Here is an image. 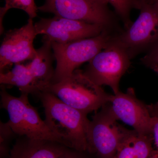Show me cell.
Wrapping results in <instances>:
<instances>
[{"mask_svg":"<svg viewBox=\"0 0 158 158\" xmlns=\"http://www.w3.org/2000/svg\"><path fill=\"white\" fill-rule=\"evenodd\" d=\"M39 97L44 109V121L61 144L88 152L87 133L90 121L88 115L66 104L51 92H44Z\"/></svg>","mask_w":158,"mask_h":158,"instance_id":"cell-1","label":"cell"},{"mask_svg":"<svg viewBox=\"0 0 158 158\" xmlns=\"http://www.w3.org/2000/svg\"><path fill=\"white\" fill-rule=\"evenodd\" d=\"M46 92H49L72 107L88 115L101 109L110 102L108 94L85 73L77 69L68 77L52 84Z\"/></svg>","mask_w":158,"mask_h":158,"instance_id":"cell-2","label":"cell"},{"mask_svg":"<svg viewBox=\"0 0 158 158\" xmlns=\"http://www.w3.org/2000/svg\"><path fill=\"white\" fill-rule=\"evenodd\" d=\"M105 30L98 36L65 44L51 42L56 61L52 83H58L71 75L79 66L90 62L106 47L113 35Z\"/></svg>","mask_w":158,"mask_h":158,"instance_id":"cell-3","label":"cell"},{"mask_svg":"<svg viewBox=\"0 0 158 158\" xmlns=\"http://www.w3.org/2000/svg\"><path fill=\"white\" fill-rule=\"evenodd\" d=\"M1 106L8 112L9 125L17 135L31 139L48 140L61 144L51 131L38 111L30 103L28 94L12 96L3 88L1 91Z\"/></svg>","mask_w":158,"mask_h":158,"instance_id":"cell-4","label":"cell"},{"mask_svg":"<svg viewBox=\"0 0 158 158\" xmlns=\"http://www.w3.org/2000/svg\"><path fill=\"white\" fill-rule=\"evenodd\" d=\"M141 2L140 15L135 21L112 40L124 49L131 59L158 42V9L146 0Z\"/></svg>","mask_w":158,"mask_h":158,"instance_id":"cell-5","label":"cell"},{"mask_svg":"<svg viewBox=\"0 0 158 158\" xmlns=\"http://www.w3.org/2000/svg\"><path fill=\"white\" fill-rule=\"evenodd\" d=\"M107 104L90 120L87 133L88 152L97 158H113L127 129L118 124Z\"/></svg>","mask_w":158,"mask_h":158,"instance_id":"cell-6","label":"cell"},{"mask_svg":"<svg viewBox=\"0 0 158 158\" xmlns=\"http://www.w3.org/2000/svg\"><path fill=\"white\" fill-rule=\"evenodd\" d=\"M131 60L126 51L111 38L106 47L89 62L84 73L97 85L108 86L114 94H117L120 91V80L129 68Z\"/></svg>","mask_w":158,"mask_h":158,"instance_id":"cell-7","label":"cell"},{"mask_svg":"<svg viewBox=\"0 0 158 158\" xmlns=\"http://www.w3.org/2000/svg\"><path fill=\"white\" fill-rule=\"evenodd\" d=\"M38 10L59 17L97 24L110 31L116 23V13L99 0H45Z\"/></svg>","mask_w":158,"mask_h":158,"instance_id":"cell-8","label":"cell"},{"mask_svg":"<svg viewBox=\"0 0 158 158\" xmlns=\"http://www.w3.org/2000/svg\"><path fill=\"white\" fill-rule=\"evenodd\" d=\"M34 27L37 35H44L42 39L59 44L95 37L105 30H108L97 24L55 15L52 18L41 19L35 23Z\"/></svg>","mask_w":158,"mask_h":158,"instance_id":"cell-9","label":"cell"},{"mask_svg":"<svg viewBox=\"0 0 158 158\" xmlns=\"http://www.w3.org/2000/svg\"><path fill=\"white\" fill-rule=\"evenodd\" d=\"M37 36L33 19L18 29L10 30L5 35L0 48V71L5 72L13 65L32 61L37 50L34 41Z\"/></svg>","mask_w":158,"mask_h":158,"instance_id":"cell-10","label":"cell"},{"mask_svg":"<svg viewBox=\"0 0 158 158\" xmlns=\"http://www.w3.org/2000/svg\"><path fill=\"white\" fill-rule=\"evenodd\" d=\"M107 105L117 120L131 127L139 134L152 135L147 105L138 99L133 88H128L126 93L119 91L111 95Z\"/></svg>","mask_w":158,"mask_h":158,"instance_id":"cell-11","label":"cell"},{"mask_svg":"<svg viewBox=\"0 0 158 158\" xmlns=\"http://www.w3.org/2000/svg\"><path fill=\"white\" fill-rule=\"evenodd\" d=\"M68 148L56 141L22 136L11 149L9 158H60Z\"/></svg>","mask_w":158,"mask_h":158,"instance_id":"cell-12","label":"cell"},{"mask_svg":"<svg viewBox=\"0 0 158 158\" xmlns=\"http://www.w3.org/2000/svg\"><path fill=\"white\" fill-rule=\"evenodd\" d=\"M43 45L37 50L36 56L27 63L34 77L37 95L46 91L52 83L55 70L52 64L55 59L51 43L42 39Z\"/></svg>","mask_w":158,"mask_h":158,"instance_id":"cell-13","label":"cell"},{"mask_svg":"<svg viewBox=\"0 0 158 158\" xmlns=\"http://www.w3.org/2000/svg\"><path fill=\"white\" fill-rule=\"evenodd\" d=\"M152 135L127 129L113 158H148L155 151Z\"/></svg>","mask_w":158,"mask_h":158,"instance_id":"cell-14","label":"cell"},{"mask_svg":"<svg viewBox=\"0 0 158 158\" xmlns=\"http://www.w3.org/2000/svg\"><path fill=\"white\" fill-rule=\"evenodd\" d=\"M0 83L2 85L15 86L22 93L37 95L34 77L27 64H16L11 70L1 73Z\"/></svg>","mask_w":158,"mask_h":158,"instance_id":"cell-15","label":"cell"},{"mask_svg":"<svg viewBox=\"0 0 158 158\" xmlns=\"http://www.w3.org/2000/svg\"><path fill=\"white\" fill-rule=\"evenodd\" d=\"M102 2L112 6L115 13L124 24L125 29L127 28L132 22L130 18L131 11L134 9L139 10L141 6L140 0H99Z\"/></svg>","mask_w":158,"mask_h":158,"instance_id":"cell-16","label":"cell"},{"mask_svg":"<svg viewBox=\"0 0 158 158\" xmlns=\"http://www.w3.org/2000/svg\"><path fill=\"white\" fill-rule=\"evenodd\" d=\"M13 8L25 11L28 15L29 19H31L37 16L38 10L34 0H6L5 6L1 8V24L7 11Z\"/></svg>","mask_w":158,"mask_h":158,"instance_id":"cell-17","label":"cell"},{"mask_svg":"<svg viewBox=\"0 0 158 158\" xmlns=\"http://www.w3.org/2000/svg\"><path fill=\"white\" fill-rule=\"evenodd\" d=\"M17 135L11 128L9 122L0 123V152L1 158H10L9 143L11 139Z\"/></svg>","mask_w":158,"mask_h":158,"instance_id":"cell-18","label":"cell"},{"mask_svg":"<svg viewBox=\"0 0 158 158\" xmlns=\"http://www.w3.org/2000/svg\"><path fill=\"white\" fill-rule=\"evenodd\" d=\"M151 119V128L154 145L158 151V102L154 104L147 105Z\"/></svg>","mask_w":158,"mask_h":158,"instance_id":"cell-19","label":"cell"},{"mask_svg":"<svg viewBox=\"0 0 158 158\" xmlns=\"http://www.w3.org/2000/svg\"><path fill=\"white\" fill-rule=\"evenodd\" d=\"M141 61L142 64L149 68L152 65H158V42L150 49Z\"/></svg>","mask_w":158,"mask_h":158,"instance_id":"cell-20","label":"cell"},{"mask_svg":"<svg viewBox=\"0 0 158 158\" xmlns=\"http://www.w3.org/2000/svg\"><path fill=\"white\" fill-rule=\"evenodd\" d=\"M88 154V152H81L69 148L60 158H90Z\"/></svg>","mask_w":158,"mask_h":158,"instance_id":"cell-21","label":"cell"},{"mask_svg":"<svg viewBox=\"0 0 158 158\" xmlns=\"http://www.w3.org/2000/svg\"><path fill=\"white\" fill-rule=\"evenodd\" d=\"M150 4H152L158 9V0H146Z\"/></svg>","mask_w":158,"mask_h":158,"instance_id":"cell-22","label":"cell"},{"mask_svg":"<svg viewBox=\"0 0 158 158\" xmlns=\"http://www.w3.org/2000/svg\"><path fill=\"white\" fill-rule=\"evenodd\" d=\"M151 69H152L158 75V65H152L150 67Z\"/></svg>","mask_w":158,"mask_h":158,"instance_id":"cell-23","label":"cell"},{"mask_svg":"<svg viewBox=\"0 0 158 158\" xmlns=\"http://www.w3.org/2000/svg\"><path fill=\"white\" fill-rule=\"evenodd\" d=\"M148 158H158V151L156 150L155 151L152 155Z\"/></svg>","mask_w":158,"mask_h":158,"instance_id":"cell-24","label":"cell"}]
</instances>
